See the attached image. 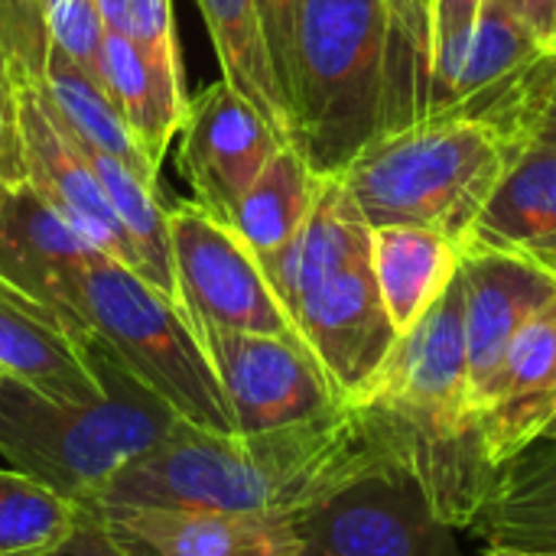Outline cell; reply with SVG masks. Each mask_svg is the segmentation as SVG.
I'll list each match as a JSON object with an SVG mask.
<instances>
[{
  "label": "cell",
  "instance_id": "6da1fadb",
  "mask_svg": "<svg viewBox=\"0 0 556 556\" xmlns=\"http://www.w3.org/2000/svg\"><path fill=\"white\" fill-rule=\"evenodd\" d=\"M378 459L349 404L264 433H208L179 420L94 505L300 518Z\"/></svg>",
  "mask_w": 556,
  "mask_h": 556
},
{
  "label": "cell",
  "instance_id": "7a4b0ae2",
  "mask_svg": "<svg viewBox=\"0 0 556 556\" xmlns=\"http://www.w3.org/2000/svg\"><path fill=\"white\" fill-rule=\"evenodd\" d=\"M430 72L388 0H300L290 62L296 150L339 176L368 143L427 117Z\"/></svg>",
  "mask_w": 556,
  "mask_h": 556
},
{
  "label": "cell",
  "instance_id": "3957f363",
  "mask_svg": "<svg viewBox=\"0 0 556 556\" xmlns=\"http://www.w3.org/2000/svg\"><path fill=\"white\" fill-rule=\"evenodd\" d=\"M72 342L104 394L91 404H59L7 375L0 381V456L81 508L101 502L127 469L150 456L179 417L91 332L78 329Z\"/></svg>",
  "mask_w": 556,
  "mask_h": 556
},
{
  "label": "cell",
  "instance_id": "277c9868",
  "mask_svg": "<svg viewBox=\"0 0 556 556\" xmlns=\"http://www.w3.org/2000/svg\"><path fill=\"white\" fill-rule=\"evenodd\" d=\"M515 156L485 124L430 114L368 143L339 179L368 228H430L463 244Z\"/></svg>",
  "mask_w": 556,
  "mask_h": 556
},
{
  "label": "cell",
  "instance_id": "5b68a950",
  "mask_svg": "<svg viewBox=\"0 0 556 556\" xmlns=\"http://www.w3.org/2000/svg\"><path fill=\"white\" fill-rule=\"evenodd\" d=\"M62 323L68 336L85 329L104 342L182 424L235 433L218 378L186 313L130 267L94 251L65 287Z\"/></svg>",
  "mask_w": 556,
  "mask_h": 556
},
{
  "label": "cell",
  "instance_id": "8992f818",
  "mask_svg": "<svg viewBox=\"0 0 556 556\" xmlns=\"http://www.w3.org/2000/svg\"><path fill=\"white\" fill-rule=\"evenodd\" d=\"M303 556H463L420 482L378 459L293 518Z\"/></svg>",
  "mask_w": 556,
  "mask_h": 556
},
{
  "label": "cell",
  "instance_id": "52a82bcc",
  "mask_svg": "<svg viewBox=\"0 0 556 556\" xmlns=\"http://www.w3.org/2000/svg\"><path fill=\"white\" fill-rule=\"evenodd\" d=\"M173 277L189 326L296 339L257 257L195 199L166 202Z\"/></svg>",
  "mask_w": 556,
  "mask_h": 556
},
{
  "label": "cell",
  "instance_id": "ba28073f",
  "mask_svg": "<svg viewBox=\"0 0 556 556\" xmlns=\"http://www.w3.org/2000/svg\"><path fill=\"white\" fill-rule=\"evenodd\" d=\"M231 414L235 433H264L336 410L342 401L300 339L192 326Z\"/></svg>",
  "mask_w": 556,
  "mask_h": 556
},
{
  "label": "cell",
  "instance_id": "9c48e42d",
  "mask_svg": "<svg viewBox=\"0 0 556 556\" xmlns=\"http://www.w3.org/2000/svg\"><path fill=\"white\" fill-rule=\"evenodd\" d=\"M20 150H23V173L26 186L59 212L72 231H78L91 248L114 257L117 264L130 267L140 277V257L114 215L101 182L94 179L91 166L85 163L72 130L65 127L46 81H23L7 88Z\"/></svg>",
  "mask_w": 556,
  "mask_h": 556
},
{
  "label": "cell",
  "instance_id": "30bf717a",
  "mask_svg": "<svg viewBox=\"0 0 556 556\" xmlns=\"http://www.w3.org/2000/svg\"><path fill=\"white\" fill-rule=\"evenodd\" d=\"M459 277L466 293L469 404L482 417L498 397L515 336L556 306V270L518 251L466 241Z\"/></svg>",
  "mask_w": 556,
  "mask_h": 556
},
{
  "label": "cell",
  "instance_id": "8fae6325",
  "mask_svg": "<svg viewBox=\"0 0 556 556\" xmlns=\"http://www.w3.org/2000/svg\"><path fill=\"white\" fill-rule=\"evenodd\" d=\"M287 316L342 404L365 391L397 342V329L378 293L371 254L313 283Z\"/></svg>",
  "mask_w": 556,
  "mask_h": 556
},
{
  "label": "cell",
  "instance_id": "7c38bea8",
  "mask_svg": "<svg viewBox=\"0 0 556 556\" xmlns=\"http://www.w3.org/2000/svg\"><path fill=\"white\" fill-rule=\"evenodd\" d=\"M179 134V173L195 202L225 225L270 156L287 147L228 81H215L189 101Z\"/></svg>",
  "mask_w": 556,
  "mask_h": 556
},
{
  "label": "cell",
  "instance_id": "4fadbf2b",
  "mask_svg": "<svg viewBox=\"0 0 556 556\" xmlns=\"http://www.w3.org/2000/svg\"><path fill=\"white\" fill-rule=\"evenodd\" d=\"M98 508L153 556H303L293 518L160 505Z\"/></svg>",
  "mask_w": 556,
  "mask_h": 556
},
{
  "label": "cell",
  "instance_id": "5bb4252c",
  "mask_svg": "<svg viewBox=\"0 0 556 556\" xmlns=\"http://www.w3.org/2000/svg\"><path fill=\"white\" fill-rule=\"evenodd\" d=\"M94 251L98 248L72 231L68 222L52 212L26 182L0 192V277L52 309L59 319L72 274Z\"/></svg>",
  "mask_w": 556,
  "mask_h": 556
},
{
  "label": "cell",
  "instance_id": "9a60e30c",
  "mask_svg": "<svg viewBox=\"0 0 556 556\" xmlns=\"http://www.w3.org/2000/svg\"><path fill=\"white\" fill-rule=\"evenodd\" d=\"M0 368L59 404H91L104 394L62 319L0 277Z\"/></svg>",
  "mask_w": 556,
  "mask_h": 556
},
{
  "label": "cell",
  "instance_id": "2e32d148",
  "mask_svg": "<svg viewBox=\"0 0 556 556\" xmlns=\"http://www.w3.org/2000/svg\"><path fill=\"white\" fill-rule=\"evenodd\" d=\"M371 254V228L352 202L349 189L339 176H323L313 208L296 228V235L274 254L261 257V270L283 306V313L296 303L323 277L362 261ZM290 319V316H287Z\"/></svg>",
  "mask_w": 556,
  "mask_h": 556
},
{
  "label": "cell",
  "instance_id": "e0dca14e",
  "mask_svg": "<svg viewBox=\"0 0 556 556\" xmlns=\"http://www.w3.org/2000/svg\"><path fill=\"white\" fill-rule=\"evenodd\" d=\"M472 528L492 547L556 556V440L538 437L492 472Z\"/></svg>",
  "mask_w": 556,
  "mask_h": 556
},
{
  "label": "cell",
  "instance_id": "ac0fdd59",
  "mask_svg": "<svg viewBox=\"0 0 556 556\" xmlns=\"http://www.w3.org/2000/svg\"><path fill=\"white\" fill-rule=\"evenodd\" d=\"M489 248L556 264V143H528L505 169L472 235ZM463 241V244H466ZM556 270V267H554Z\"/></svg>",
  "mask_w": 556,
  "mask_h": 556
},
{
  "label": "cell",
  "instance_id": "d6986e66",
  "mask_svg": "<svg viewBox=\"0 0 556 556\" xmlns=\"http://www.w3.org/2000/svg\"><path fill=\"white\" fill-rule=\"evenodd\" d=\"M459 261L463 244L440 231L410 225L371 228V270L397 336L450 290Z\"/></svg>",
  "mask_w": 556,
  "mask_h": 556
},
{
  "label": "cell",
  "instance_id": "ffe728a7",
  "mask_svg": "<svg viewBox=\"0 0 556 556\" xmlns=\"http://www.w3.org/2000/svg\"><path fill=\"white\" fill-rule=\"evenodd\" d=\"M195 3L215 42L222 81H228L287 147H296L293 114L264 39L257 0H195Z\"/></svg>",
  "mask_w": 556,
  "mask_h": 556
},
{
  "label": "cell",
  "instance_id": "44dd1931",
  "mask_svg": "<svg viewBox=\"0 0 556 556\" xmlns=\"http://www.w3.org/2000/svg\"><path fill=\"white\" fill-rule=\"evenodd\" d=\"M319 179L296 147H280L235 205L228 228L257 261L280 251L309 215Z\"/></svg>",
  "mask_w": 556,
  "mask_h": 556
},
{
  "label": "cell",
  "instance_id": "7402d4cb",
  "mask_svg": "<svg viewBox=\"0 0 556 556\" xmlns=\"http://www.w3.org/2000/svg\"><path fill=\"white\" fill-rule=\"evenodd\" d=\"M78 150H81L85 163L91 166L94 179L101 182L114 215L121 218V225H124L137 257H140V277L179 306V290H176V277H173L166 199H163L160 186L147 182L140 173H134L121 160L104 156L85 143H78Z\"/></svg>",
  "mask_w": 556,
  "mask_h": 556
},
{
  "label": "cell",
  "instance_id": "603a6c76",
  "mask_svg": "<svg viewBox=\"0 0 556 556\" xmlns=\"http://www.w3.org/2000/svg\"><path fill=\"white\" fill-rule=\"evenodd\" d=\"M42 81L55 101V111L62 114L65 127L72 130V137L78 143H85L104 156L121 160L124 166L140 173L147 182L160 186V169L150 163V156L143 153V147L137 143V137L130 134L124 117L114 111L104 88L85 68H78L62 49H55L52 42L46 52Z\"/></svg>",
  "mask_w": 556,
  "mask_h": 556
},
{
  "label": "cell",
  "instance_id": "cb8c5ba5",
  "mask_svg": "<svg viewBox=\"0 0 556 556\" xmlns=\"http://www.w3.org/2000/svg\"><path fill=\"white\" fill-rule=\"evenodd\" d=\"M101 88L111 98L114 111L130 127V134L137 137V143L143 147V153L150 156V163L160 169L166 147L173 134H179L189 104L176 101L160 85L140 49L111 29L104 33L101 46Z\"/></svg>",
  "mask_w": 556,
  "mask_h": 556
},
{
  "label": "cell",
  "instance_id": "d4e9b609",
  "mask_svg": "<svg viewBox=\"0 0 556 556\" xmlns=\"http://www.w3.org/2000/svg\"><path fill=\"white\" fill-rule=\"evenodd\" d=\"M547 49H554V46L538 39L511 10H505L495 0H485L482 16L476 23V33L469 39L453 78L437 94V101L430 104L427 114H437L443 108H453V104L485 91L489 85H495V81L521 72L525 65H531Z\"/></svg>",
  "mask_w": 556,
  "mask_h": 556
},
{
  "label": "cell",
  "instance_id": "484cf974",
  "mask_svg": "<svg viewBox=\"0 0 556 556\" xmlns=\"http://www.w3.org/2000/svg\"><path fill=\"white\" fill-rule=\"evenodd\" d=\"M81 508L46 482L0 469V556L55 554L75 531Z\"/></svg>",
  "mask_w": 556,
  "mask_h": 556
},
{
  "label": "cell",
  "instance_id": "4316f807",
  "mask_svg": "<svg viewBox=\"0 0 556 556\" xmlns=\"http://www.w3.org/2000/svg\"><path fill=\"white\" fill-rule=\"evenodd\" d=\"M104 26L127 42L140 49L160 85L182 104L186 98V78H182V59L173 26V3L169 0H94Z\"/></svg>",
  "mask_w": 556,
  "mask_h": 556
},
{
  "label": "cell",
  "instance_id": "83f0119b",
  "mask_svg": "<svg viewBox=\"0 0 556 556\" xmlns=\"http://www.w3.org/2000/svg\"><path fill=\"white\" fill-rule=\"evenodd\" d=\"M49 33L39 0H0V85L42 81Z\"/></svg>",
  "mask_w": 556,
  "mask_h": 556
},
{
  "label": "cell",
  "instance_id": "f1b7e54d",
  "mask_svg": "<svg viewBox=\"0 0 556 556\" xmlns=\"http://www.w3.org/2000/svg\"><path fill=\"white\" fill-rule=\"evenodd\" d=\"M42 23L49 42L62 49L78 68H85L101 85V46H104V20L94 0H39Z\"/></svg>",
  "mask_w": 556,
  "mask_h": 556
},
{
  "label": "cell",
  "instance_id": "f546056e",
  "mask_svg": "<svg viewBox=\"0 0 556 556\" xmlns=\"http://www.w3.org/2000/svg\"><path fill=\"white\" fill-rule=\"evenodd\" d=\"M485 0H430V104L453 78Z\"/></svg>",
  "mask_w": 556,
  "mask_h": 556
},
{
  "label": "cell",
  "instance_id": "4dcf8cb0",
  "mask_svg": "<svg viewBox=\"0 0 556 556\" xmlns=\"http://www.w3.org/2000/svg\"><path fill=\"white\" fill-rule=\"evenodd\" d=\"M49 556H153L137 538L114 528L98 505H81L72 538Z\"/></svg>",
  "mask_w": 556,
  "mask_h": 556
},
{
  "label": "cell",
  "instance_id": "1f68e13d",
  "mask_svg": "<svg viewBox=\"0 0 556 556\" xmlns=\"http://www.w3.org/2000/svg\"><path fill=\"white\" fill-rule=\"evenodd\" d=\"M300 0H257V13L264 23V39L280 78V88L290 104V62H293V29H296ZM293 114V111H290Z\"/></svg>",
  "mask_w": 556,
  "mask_h": 556
},
{
  "label": "cell",
  "instance_id": "d6a6232c",
  "mask_svg": "<svg viewBox=\"0 0 556 556\" xmlns=\"http://www.w3.org/2000/svg\"><path fill=\"white\" fill-rule=\"evenodd\" d=\"M404 42L430 72V0H388ZM430 101V98H427Z\"/></svg>",
  "mask_w": 556,
  "mask_h": 556
},
{
  "label": "cell",
  "instance_id": "836d02e7",
  "mask_svg": "<svg viewBox=\"0 0 556 556\" xmlns=\"http://www.w3.org/2000/svg\"><path fill=\"white\" fill-rule=\"evenodd\" d=\"M26 182L23 173V150H20V137H16V124H13V111H10V98L0 85V192L16 189Z\"/></svg>",
  "mask_w": 556,
  "mask_h": 556
},
{
  "label": "cell",
  "instance_id": "e575fe53",
  "mask_svg": "<svg viewBox=\"0 0 556 556\" xmlns=\"http://www.w3.org/2000/svg\"><path fill=\"white\" fill-rule=\"evenodd\" d=\"M511 10L538 39L556 49V3L554 0H495Z\"/></svg>",
  "mask_w": 556,
  "mask_h": 556
},
{
  "label": "cell",
  "instance_id": "d590c367",
  "mask_svg": "<svg viewBox=\"0 0 556 556\" xmlns=\"http://www.w3.org/2000/svg\"><path fill=\"white\" fill-rule=\"evenodd\" d=\"M534 140H541V143H556V72L554 78H551L547 94H544L538 124H534Z\"/></svg>",
  "mask_w": 556,
  "mask_h": 556
},
{
  "label": "cell",
  "instance_id": "8d00e7d4",
  "mask_svg": "<svg viewBox=\"0 0 556 556\" xmlns=\"http://www.w3.org/2000/svg\"><path fill=\"white\" fill-rule=\"evenodd\" d=\"M482 556H554V554H538V551H521V547H492L489 554Z\"/></svg>",
  "mask_w": 556,
  "mask_h": 556
},
{
  "label": "cell",
  "instance_id": "74e56055",
  "mask_svg": "<svg viewBox=\"0 0 556 556\" xmlns=\"http://www.w3.org/2000/svg\"><path fill=\"white\" fill-rule=\"evenodd\" d=\"M544 437H554V440H556V420L551 424V427H547V433H544Z\"/></svg>",
  "mask_w": 556,
  "mask_h": 556
},
{
  "label": "cell",
  "instance_id": "f35d334b",
  "mask_svg": "<svg viewBox=\"0 0 556 556\" xmlns=\"http://www.w3.org/2000/svg\"><path fill=\"white\" fill-rule=\"evenodd\" d=\"M3 378H7V371H3V368H0V381H3Z\"/></svg>",
  "mask_w": 556,
  "mask_h": 556
},
{
  "label": "cell",
  "instance_id": "ab89813d",
  "mask_svg": "<svg viewBox=\"0 0 556 556\" xmlns=\"http://www.w3.org/2000/svg\"><path fill=\"white\" fill-rule=\"evenodd\" d=\"M554 3H556V0H554Z\"/></svg>",
  "mask_w": 556,
  "mask_h": 556
},
{
  "label": "cell",
  "instance_id": "60d3db41",
  "mask_svg": "<svg viewBox=\"0 0 556 556\" xmlns=\"http://www.w3.org/2000/svg\"><path fill=\"white\" fill-rule=\"evenodd\" d=\"M554 267H556V264H554Z\"/></svg>",
  "mask_w": 556,
  "mask_h": 556
}]
</instances>
